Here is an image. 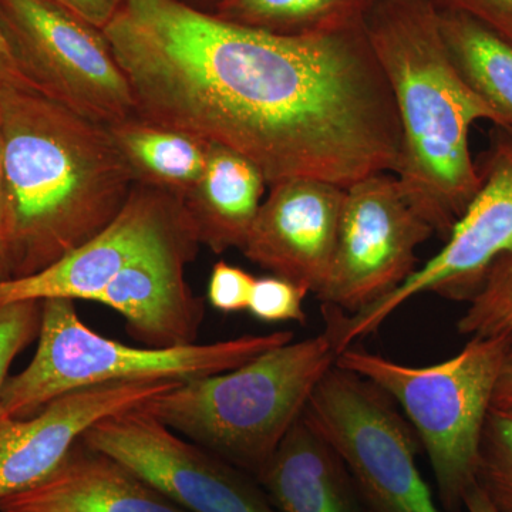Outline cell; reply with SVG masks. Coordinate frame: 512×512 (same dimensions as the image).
I'll use <instances>...</instances> for the list:
<instances>
[{
  "label": "cell",
  "mask_w": 512,
  "mask_h": 512,
  "mask_svg": "<svg viewBox=\"0 0 512 512\" xmlns=\"http://www.w3.org/2000/svg\"><path fill=\"white\" fill-rule=\"evenodd\" d=\"M82 441L119 460L185 511L279 512L254 477L141 407L100 420Z\"/></svg>",
  "instance_id": "cell-11"
},
{
  "label": "cell",
  "mask_w": 512,
  "mask_h": 512,
  "mask_svg": "<svg viewBox=\"0 0 512 512\" xmlns=\"http://www.w3.org/2000/svg\"><path fill=\"white\" fill-rule=\"evenodd\" d=\"M200 245L197 238H184L131 262L92 302L119 312L128 335L144 348L195 345L205 305L185 281V266Z\"/></svg>",
  "instance_id": "cell-15"
},
{
  "label": "cell",
  "mask_w": 512,
  "mask_h": 512,
  "mask_svg": "<svg viewBox=\"0 0 512 512\" xmlns=\"http://www.w3.org/2000/svg\"><path fill=\"white\" fill-rule=\"evenodd\" d=\"M42 301L10 303L0 308V394L13 360L39 336Z\"/></svg>",
  "instance_id": "cell-25"
},
{
  "label": "cell",
  "mask_w": 512,
  "mask_h": 512,
  "mask_svg": "<svg viewBox=\"0 0 512 512\" xmlns=\"http://www.w3.org/2000/svg\"><path fill=\"white\" fill-rule=\"evenodd\" d=\"M266 185L264 175L247 158L211 144L204 173L180 201L200 244L214 254L241 251Z\"/></svg>",
  "instance_id": "cell-18"
},
{
  "label": "cell",
  "mask_w": 512,
  "mask_h": 512,
  "mask_svg": "<svg viewBox=\"0 0 512 512\" xmlns=\"http://www.w3.org/2000/svg\"><path fill=\"white\" fill-rule=\"evenodd\" d=\"M437 8L441 36L461 79L512 131V43L466 13Z\"/></svg>",
  "instance_id": "cell-20"
},
{
  "label": "cell",
  "mask_w": 512,
  "mask_h": 512,
  "mask_svg": "<svg viewBox=\"0 0 512 512\" xmlns=\"http://www.w3.org/2000/svg\"><path fill=\"white\" fill-rule=\"evenodd\" d=\"M471 338L512 340V252L498 258L457 323Z\"/></svg>",
  "instance_id": "cell-22"
},
{
  "label": "cell",
  "mask_w": 512,
  "mask_h": 512,
  "mask_svg": "<svg viewBox=\"0 0 512 512\" xmlns=\"http://www.w3.org/2000/svg\"><path fill=\"white\" fill-rule=\"evenodd\" d=\"M181 2L187 3L192 8L204 10V12H212L218 0H181Z\"/></svg>",
  "instance_id": "cell-33"
},
{
  "label": "cell",
  "mask_w": 512,
  "mask_h": 512,
  "mask_svg": "<svg viewBox=\"0 0 512 512\" xmlns=\"http://www.w3.org/2000/svg\"><path fill=\"white\" fill-rule=\"evenodd\" d=\"M256 481L279 512H367L348 468L303 417Z\"/></svg>",
  "instance_id": "cell-17"
},
{
  "label": "cell",
  "mask_w": 512,
  "mask_h": 512,
  "mask_svg": "<svg viewBox=\"0 0 512 512\" xmlns=\"http://www.w3.org/2000/svg\"><path fill=\"white\" fill-rule=\"evenodd\" d=\"M377 0H218L212 15L272 35H332L365 26Z\"/></svg>",
  "instance_id": "cell-21"
},
{
  "label": "cell",
  "mask_w": 512,
  "mask_h": 512,
  "mask_svg": "<svg viewBox=\"0 0 512 512\" xmlns=\"http://www.w3.org/2000/svg\"><path fill=\"white\" fill-rule=\"evenodd\" d=\"M109 128L137 183L181 201L204 173L211 146L208 141L138 117Z\"/></svg>",
  "instance_id": "cell-19"
},
{
  "label": "cell",
  "mask_w": 512,
  "mask_h": 512,
  "mask_svg": "<svg viewBox=\"0 0 512 512\" xmlns=\"http://www.w3.org/2000/svg\"><path fill=\"white\" fill-rule=\"evenodd\" d=\"M0 128L12 215V278H20L55 264L103 231L137 181L109 127L26 84L0 90Z\"/></svg>",
  "instance_id": "cell-2"
},
{
  "label": "cell",
  "mask_w": 512,
  "mask_h": 512,
  "mask_svg": "<svg viewBox=\"0 0 512 512\" xmlns=\"http://www.w3.org/2000/svg\"><path fill=\"white\" fill-rule=\"evenodd\" d=\"M292 340L293 333L284 330L181 348H136L94 332L80 319L73 299H46L35 356L22 372L6 380L0 417L28 419L56 397L97 384L183 383L218 375Z\"/></svg>",
  "instance_id": "cell-5"
},
{
  "label": "cell",
  "mask_w": 512,
  "mask_h": 512,
  "mask_svg": "<svg viewBox=\"0 0 512 512\" xmlns=\"http://www.w3.org/2000/svg\"><path fill=\"white\" fill-rule=\"evenodd\" d=\"M0 512H188L116 458L82 440L39 484L0 500Z\"/></svg>",
  "instance_id": "cell-16"
},
{
  "label": "cell",
  "mask_w": 512,
  "mask_h": 512,
  "mask_svg": "<svg viewBox=\"0 0 512 512\" xmlns=\"http://www.w3.org/2000/svg\"><path fill=\"white\" fill-rule=\"evenodd\" d=\"M12 278V215L5 163H3L2 128H0V281Z\"/></svg>",
  "instance_id": "cell-28"
},
{
  "label": "cell",
  "mask_w": 512,
  "mask_h": 512,
  "mask_svg": "<svg viewBox=\"0 0 512 512\" xmlns=\"http://www.w3.org/2000/svg\"><path fill=\"white\" fill-rule=\"evenodd\" d=\"M365 29L399 114L397 180L417 214L447 238L481 184L471 127L503 124L451 62L434 0H377Z\"/></svg>",
  "instance_id": "cell-3"
},
{
  "label": "cell",
  "mask_w": 512,
  "mask_h": 512,
  "mask_svg": "<svg viewBox=\"0 0 512 512\" xmlns=\"http://www.w3.org/2000/svg\"><path fill=\"white\" fill-rule=\"evenodd\" d=\"M256 278L239 268L220 261L212 266L208 282V302L222 313L248 311Z\"/></svg>",
  "instance_id": "cell-26"
},
{
  "label": "cell",
  "mask_w": 512,
  "mask_h": 512,
  "mask_svg": "<svg viewBox=\"0 0 512 512\" xmlns=\"http://www.w3.org/2000/svg\"><path fill=\"white\" fill-rule=\"evenodd\" d=\"M434 2L440 8L466 13L512 43V0H434Z\"/></svg>",
  "instance_id": "cell-27"
},
{
  "label": "cell",
  "mask_w": 512,
  "mask_h": 512,
  "mask_svg": "<svg viewBox=\"0 0 512 512\" xmlns=\"http://www.w3.org/2000/svg\"><path fill=\"white\" fill-rule=\"evenodd\" d=\"M336 359L328 332L292 340L235 369L178 383L141 409L256 480Z\"/></svg>",
  "instance_id": "cell-4"
},
{
  "label": "cell",
  "mask_w": 512,
  "mask_h": 512,
  "mask_svg": "<svg viewBox=\"0 0 512 512\" xmlns=\"http://www.w3.org/2000/svg\"><path fill=\"white\" fill-rule=\"evenodd\" d=\"M16 84L26 83L22 76H20L15 62H13V57L10 55L5 37H3L2 30H0V90L6 86H16Z\"/></svg>",
  "instance_id": "cell-31"
},
{
  "label": "cell",
  "mask_w": 512,
  "mask_h": 512,
  "mask_svg": "<svg viewBox=\"0 0 512 512\" xmlns=\"http://www.w3.org/2000/svg\"><path fill=\"white\" fill-rule=\"evenodd\" d=\"M434 234L404 197L396 175H369L346 188L323 305L353 315L416 271V249Z\"/></svg>",
  "instance_id": "cell-10"
},
{
  "label": "cell",
  "mask_w": 512,
  "mask_h": 512,
  "mask_svg": "<svg viewBox=\"0 0 512 512\" xmlns=\"http://www.w3.org/2000/svg\"><path fill=\"white\" fill-rule=\"evenodd\" d=\"M476 483L497 512H512V412L491 409L481 436Z\"/></svg>",
  "instance_id": "cell-23"
},
{
  "label": "cell",
  "mask_w": 512,
  "mask_h": 512,
  "mask_svg": "<svg viewBox=\"0 0 512 512\" xmlns=\"http://www.w3.org/2000/svg\"><path fill=\"white\" fill-rule=\"evenodd\" d=\"M464 508H466L468 512H497L478 485H474V487L468 491L466 500H464Z\"/></svg>",
  "instance_id": "cell-32"
},
{
  "label": "cell",
  "mask_w": 512,
  "mask_h": 512,
  "mask_svg": "<svg viewBox=\"0 0 512 512\" xmlns=\"http://www.w3.org/2000/svg\"><path fill=\"white\" fill-rule=\"evenodd\" d=\"M103 32L138 119L235 151L269 187L399 171V114L365 26L278 36L181 0H123Z\"/></svg>",
  "instance_id": "cell-1"
},
{
  "label": "cell",
  "mask_w": 512,
  "mask_h": 512,
  "mask_svg": "<svg viewBox=\"0 0 512 512\" xmlns=\"http://www.w3.org/2000/svg\"><path fill=\"white\" fill-rule=\"evenodd\" d=\"M197 232L174 195L137 183L103 231L42 271L0 281V308L46 299L92 301L126 266Z\"/></svg>",
  "instance_id": "cell-12"
},
{
  "label": "cell",
  "mask_w": 512,
  "mask_h": 512,
  "mask_svg": "<svg viewBox=\"0 0 512 512\" xmlns=\"http://www.w3.org/2000/svg\"><path fill=\"white\" fill-rule=\"evenodd\" d=\"M335 450L367 512H443L417 467V439L379 387L333 366L302 414Z\"/></svg>",
  "instance_id": "cell-7"
},
{
  "label": "cell",
  "mask_w": 512,
  "mask_h": 512,
  "mask_svg": "<svg viewBox=\"0 0 512 512\" xmlns=\"http://www.w3.org/2000/svg\"><path fill=\"white\" fill-rule=\"evenodd\" d=\"M0 30L22 79L47 99L107 127L137 117L103 30L49 0H0Z\"/></svg>",
  "instance_id": "cell-8"
},
{
  "label": "cell",
  "mask_w": 512,
  "mask_h": 512,
  "mask_svg": "<svg viewBox=\"0 0 512 512\" xmlns=\"http://www.w3.org/2000/svg\"><path fill=\"white\" fill-rule=\"evenodd\" d=\"M491 409L512 412V348L505 356L503 367L498 375Z\"/></svg>",
  "instance_id": "cell-30"
},
{
  "label": "cell",
  "mask_w": 512,
  "mask_h": 512,
  "mask_svg": "<svg viewBox=\"0 0 512 512\" xmlns=\"http://www.w3.org/2000/svg\"><path fill=\"white\" fill-rule=\"evenodd\" d=\"M49 2L103 30L116 16L123 0H49Z\"/></svg>",
  "instance_id": "cell-29"
},
{
  "label": "cell",
  "mask_w": 512,
  "mask_h": 512,
  "mask_svg": "<svg viewBox=\"0 0 512 512\" xmlns=\"http://www.w3.org/2000/svg\"><path fill=\"white\" fill-rule=\"evenodd\" d=\"M500 128V127H498ZM480 188L447 244L389 295L353 315L323 305L336 353L373 335L404 303L423 293L473 299L498 258L512 252V131L500 128L481 164Z\"/></svg>",
  "instance_id": "cell-9"
},
{
  "label": "cell",
  "mask_w": 512,
  "mask_h": 512,
  "mask_svg": "<svg viewBox=\"0 0 512 512\" xmlns=\"http://www.w3.org/2000/svg\"><path fill=\"white\" fill-rule=\"evenodd\" d=\"M178 383L97 384L56 397L28 419L0 417V500L49 477L100 420L137 409Z\"/></svg>",
  "instance_id": "cell-13"
},
{
  "label": "cell",
  "mask_w": 512,
  "mask_h": 512,
  "mask_svg": "<svg viewBox=\"0 0 512 512\" xmlns=\"http://www.w3.org/2000/svg\"><path fill=\"white\" fill-rule=\"evenodd\" d=\"M511 348L508 338H471L456 356L430 366L403 365L352 348L336 359L340 369L369 380L402 407L426 450L447 512L463 510L477 485L481 436Z\"/></svg>",
  "instance_id": "cell-6"
},
{
  "label": "cell",
  "mask_w": 512,
  "mask_h": 512,
  "mask_svg": "<svg viewBox=\"0 0 512 512\" xmlns=\"http://www.w3.org/2000/svg\"><path fill=\"white\" fill-rule=\"evenodd\" d=\"M345 192L339 185L306 177L271 185L242 254L318 295L332 269Z\"/></svg>",
  "instance_id": "cell-14"
},
{
  "label": "cell",
  "mask_w": 512,
  "mask_h": 512,
  "mask_svg": "<svg viewBox=\"0 0 512 512\" xmlns=\"http://www.w3.org/2000/svg\"><path fill=\"white\" fill-rule=\"evenodd\" d=\"M308 293V289L281 276H265L255 281L248 312L266 323H305L303 301Z\"/></svg>",
  "instance_id": "cell-24"
}]
</instances>
